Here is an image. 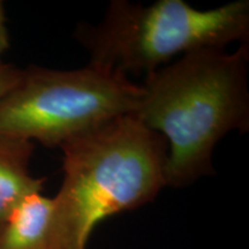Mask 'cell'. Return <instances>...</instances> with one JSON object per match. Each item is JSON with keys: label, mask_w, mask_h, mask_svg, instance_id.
Masks as SVG:
<instances>
[{"label": "cell", "mask_w": 249, "mask_h": 249, "mask_svg": "<svg viewBox=\"0 0 249 249\" xmlns=\"http://www.w3.org/2000/svg\"><path fill=\"white\" fill-rule=\"evenodd\" d=\"M249 43L201 49L145 75L133 117L167 143L166 186L214 174L213 154L232 130L249 128Z\"/></svg>", "instance_id": "6da1fadb"}, {"label": "cell", "mask_w": 249, "mask_h": 249, "mask_svg": "<svg viewBox=\"0 0 249 249\" xmlns=\"http://www.w3.org/2000/svg\"><path fill=\"white\" fill-rule=\"evenodd\" d=\"M60 148L64 180L52 197L51 249H87L102 220L154 201L166 187L167 143L133 116Z\"/></svg>", "instance_id": "7a4b0ae2"}, {"label": "cell", "mask_w": 249, "mask_h": 249, "mask_svg": "<svg viewBox=\"0 0 249 249\" xmlns=\"http://www.w3.org/2000/svg\"><path fill=\"white\" fill-rule=\"evenodd\" d=\"M75 35L88 50L89 64L127 77L148 75L193 51L248 43L249 1L202 11L183 0L148 6L113 0L97 26L81 24Z\"/></svg>", "instance_id": "3957f363"}, {"label": "cell", "mask_w": 249, "mask_h": 249, "mask_svg": "<svg viewBox=\"0 0 249 249\" xmlns=\"http://www.w3.org/2000/svg\"><path fill=\"white\" fill-rule=\"evenodd\" d=\"M142 95L129 77L91 64L70 71L33 66L0 98V135L60 148L133 116Z\"/></svg>", "instance_id": "277c9868"}, {"label": "cell", "mask_w": 249, "mask_h": 249, "mask_svg": "<svg viewBox=\"0 0 249 249\" xmlns=\"http://www.w3.org/2000/svg\"><path fill=\"white\" fill-rule=\"evenodd\" d=\"M34 143L0 135V226L27 196L42 193L45 179L30 174Z\"/></svg>", "instance_id": "5b68a950"}, {"label": "cell", "mask_w": 249, "mask_h": 249, "mask_svg": "<svg viewBox=\"0 0 249 249\" xmlns=\"http://www.w3.org/2000/svg\"><path fill=\"white\" fill-rule=\"evenodd\" d=\"M53 200L34 193L0 226V249H51Z\"/></svg>", "instance_id": "8992f818"}, {"label": "cell", "mask_w": 249, "mask_h": 249, "mask_svg": "<svg viewBox=\"0 0 249 249\" xmlns=\"http://www.w3.org/2000/svg\"><path fill=\"white\" fill-rule=\"evenodd\" d=\"M22 71L13 65L0 62V98H2L9 90H12L22 76Z\"/></svg>", "instance_id": "52a82bcc"}, {"label": "cell", "mask_w": 249, "mask_h": 249, "mask_svg": "<svg viewBox=\"0 0 249 249\" xmlns=\"http://www.w3.org/2000/svg\"><path fill=\"white\" fill-rule=\"evenodd\" d=\"M9 48L8 30L6 26V15L2 2L0 1V62H2V55Z\"/></svg>", "instance_id": "ba28073f"}]
</instances>
